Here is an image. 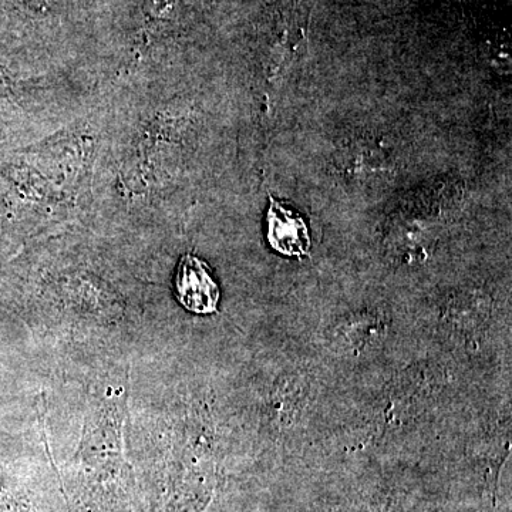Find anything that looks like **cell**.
<instances>
[{"label": "cell", "instance_id": "obj_1", "mask_svg": "<svg viewBox=\"0 0 512 512\" xmlns=\"http://www.w3.org/2000/svg\"><path fill=\"white\" fill-rule=\"evenodd\" d=\"M175 291L187 311L197 315L217 312L220 288L212 278L210 266L197 256L187 254L181 258L175 275Z\"/></svg>", "mask_w": 512, "mask_h": 512}, {"label": "cell", "instance_id": "obj_2", "mask_svg": "<svg viewBox=\"0 0 512 512\" xmlns=\"http://www.w3.org/2000/svg\"><path fill=\"white\" fill-rule=\"evenodd\" d=\"M266 238L276 252L302 259L311 254V235L301 214L286 208L282 202L269 195L266 212Z\"/></svg>", "mask_w": 512, "mask_h": 512}]
</instances>
